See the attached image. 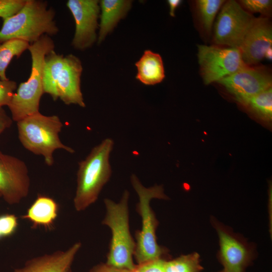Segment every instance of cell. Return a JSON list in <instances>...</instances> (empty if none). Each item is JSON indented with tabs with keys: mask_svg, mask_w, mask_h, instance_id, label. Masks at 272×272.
<instances>
[{
	"mask_svg": "<svg viewBox=\"0 0 272 272\" xmlns=\"http://www.w3.org/2000/svg\"><path fill=\"white\" fill-rule=\"evenodd\" d=\"M55 11L47 1L26 0L16 14L3 20L0 44L11 39H20L30 44L42 36L56 35L59 29L54 20Z\"/></svg>",
	"mask_w": 272,
	"mask_h": 272,
	"instance_id": "6da1fadb",
	"label": "cell"
},
{
	"mask_svg": "<svg viewBox=\"0 0 272 272\" xmlns=\"http://www.w3.org/2000/svg\"><path fill=\"white\" fill-rule=\"evenodd\" d=\"M113 145L111 139L103 140L79 163L77 188L73 200L77 211H83L94 203L108 181L111 174L109 157Z\"/></svg>",
	"mask_w": 272,
	"mask_h": 272,
	"instance_id": "7a4b0ae2",
	"label": "cell"
},
{
	"mask_svg": "<svg viewBox=\"0 0 272 272\" xmlns=\"http://www.w3.org/2000/svg\"><path fill=\"white\" fill-rule=\"evenodd\" d=\"M54 47L53 40L46 35L30 44L28 50L32 59L30 77L27 81L19 84L8 105L13 120L17 122L39 112L40 101L44 93L43 84L44 59Z\"/></svg>",
	"mask_w": 272,
	"mask_h": 272,
	"instance_id": "3957f363",
	"label": "cell"
},
{
	"mask_svg": "<svg viewBox=\"0 0 272 272\" xmlns=\"http://www.w3.org/2000/svg\"><path fill=\"white\" fill-rule=\"evenodd\" d=\"M17 125L18 138L23 146L35 155L43 156L48 166L53 165V153L56 150L75 152L59 139L63 124L57 115L46 116L38 112L17 121Z\"/></svg>",
	"mask_w": 272,
	"mask_h": 272,
	"instance_id": "277c9868",
	"label": "cell"
},
{
	"mask_svg": "<svg viewBox=\"0 0 272 272\" xmlns=\"http://www.w3.org/2000/svg\"><path fill=\"white\" fill-rule=\"evenodd\" d=\"M129 193L125 190L117 203L106 198V213L102 224L111 231V240L106 263L118 268L134 270L137 266L132 259L135 243L129 228L128 198Z\"/></svg>",
	"mask_w": 272,
	"mask_h": 272,
	"instance_id": "5b68a950",
	"label": "cell"
},
{
	"mask_svg": "<svg viewBox=\"0 0 272 272\" xmlns=\"http://www.w3.org/2000/svg\"><path fill=\"white\" fill-rule=\"evenodd\" d=\"M132 185L139 196L137 211L142 218L141 231L137 233L134 257L139 265L160 258L164 250L158 244L156 236L157 221L150 207L153 198L167 199L162 186L146 187L137 176H131Z\"/></svg>",
	"mask_w": 272,
	"mask_h": 272,
	"instance_id": "8992f818",
	"label": "cell"
},
{
	"mask_svg": "<svg viewBox=\"0 0 272 272\" xmlns=\"http://www.w3.org/2000/svg\"><path fill=\"white\" fill-rule=\"evenodd\" d=\"M198 61L205 84L217 82L246 64L239 48L198 45Z\"/></svg>",
	"mask_w": 272,
	"mask_h": 272,
	"instance_id": "52a82bcc",
	"label": "cell"
},
{
	"mask_svg": "<svg viewBox=\"0 0 272 272\" xmlns=\"http://www.w3.org/2000/svg\"><path fill=\"white\" fill-rule=\"evenodd\" d=\"M254 18L238 2H225L215 24V43L239 48Z\"/></svg>",
	"mask_w": 272,
	"mask_h": 272,
	"instance_id": "ba28073f",
	"label": "cell"
},
{
	"mask_svg": "<svg viewBox=\"0 0 272 272\" xmlns=\"http://www.w3.org/2000/svg\"><path fill=\"white\" fill-rule=\"evenodd\" d=\"M30 178L26 163L0 151V195L10 205L19 203L29 192Z\"/></svg>",
	"mask_w": 272,
	"mask_h": 272,
	"instance_id": "9c48e42d",
	"label": "cell"
},
{
	"mask_svg": "<svg viewBox=\"0 0 272 272\" xmlns=\"http://www.w3.org/2000/svg\"><path fill=\"white\" fill-rule=\"evenodd\" d=\"M66 5L75 22L72 46L80 50L90 48L98 38L96 31L100 17L99 1L69 0Z\"/></svg>",
	"mask_w": 272,
	"mask_h": 272,
	"instance_id": "30bf717a",
	"label": "cell"
},
{
	"mask_svg": "<svg viewBox=\"0 0 272 272\" xmlns=\"http://www.w3.org/2000/svg\"><path fill=\"white\" fill-rule=\"evenodd\" d=\"M217 82L238 102L246 106L252 97L271 87L272 81L271 76L266 71L246 65Z\"/></svg>",
	"mask_w": 272,
	"mask_h": 272,
	"instance_id": "8fae6325",
	"label": "cell"
},
{
	"mask_svg": "<svg viewBox=\"0 0 272 272\" xmlns=\"http://www.w3.org/2000/svg\"><path fill=\"white\" fill-rule=\"evenodd\" d=\"M271 44L272 28L269 20L254 18L239 48L243 61L247 65L258 63Z\"/></svg>",
	"mask_w": 272,
	"mask_h": 272,
	"instance_id": "7c38bea8",
	"label": "cell"
},
{
	"mask_svg": "<svg viewBox=\"0 0 272 272\" xmlns=\"http://www.w3.org/2000/svg\"><path fill=\"white\" fill-rule=\"evenodd\" d=\"M83 66L81 60L73 54L64 56V64L56 82V92L66 105L86 106L81 90V76Z\"/></svg>",
	"mask_w": 272,
	"mask_h": 272,
	"instance_id": "4fadbf2b",
	"label": "cell"
},
{
	"mask_svg": "<svg viewBox=\"0 0 272 272\" xmlns=\"http://www.w3.org/2000/svg\"><path fill=\"white\" fill-rule=\"evenodd\" d=\"M81 246V243L77 242L65 250L33 257L14 272H72V264Z\"/></svg>",
	"mask_w": 272,
	"mask_h": 272,
	"instance_id": "5bb4252c",
	"label": "cell"
},
{
	"mask_svg": "<svg viewBox=\"0 0 272 272\" xmlns=\"http://www.w3.org/2000/svg\"><path fill=\"white\" fill-rule=\"evenodd\" d=\"M220 247L222 272H244L249 260L246 246L225 230L217 228Z\"/></svg>",
	"mask_w": 272,
	"mask_h": 272,
	"instance_id": "9a60e30c",
	"label": "cell"
},
{
	"mask_svg": "<svg viewBox=\"0 0 272 272\" xmlns=\"http://www.w3.org/2000/svg\"><path fill=\"white\" fill-rule=\"evenodd\" d=\"M130 0H101L99 31L97 42L100 44L111 33L122 19L125 18L131 8Z\"/></svg>",
	"mask_w": 272,
	"mask_h": 272,
	"instance_id": "2e32d148",
	"label": "cell"
},
{
	"mask_svg": "<svg viewBox=\"0 0 272 272\" xmlns=\"http://www.w3.org/2000/svg\"><path fill=\"white\" fill-rule=\"evenodd\" d=\"M58 206L52 198L39 195L22 218L29 221L32 228L51 229L57 217Z\"/></svg>",
	"mask_w": 272,
	"mask_h": 272,
	"instance_id": "e0dca14e",
	"label": "cell"
},
{
	"mask_svg": "<svg viewBox=\"0 0 272 272\" xmlns=\"http://www.w3.org/2000/svg\"><path fill=\"white\" fill-rule=\"evenodd\" d=\"M138 73L136 79L146 85H154L165 78V71L161 55L150 50H146L135 63Z\"/></svg>",
	"mask_w": 272,
	"mask_h": 272,
	"instance_id": "ac0fdd59",
	"label": "cell"
},
{
	"mask_svg": "<svg viewBox=\"0 0 272 272\" xmlns=\"http://www.w3.org/2000/svg\"><path fill=\"white\" fill-rule=\"evenodd\" d=\"M64 56L54 50L47 54L44 59L43 69V84L44 93L48 94L54 101L58 99L56 92V82L64 64Z\"/></svg>",
	"mask_w": 272,
	"mask_h": 272,
	"instance_id": "d6986e66",
	"label": "cell"
},
{
	"mask_svg": "<svg viewBox=\"0 0 272 272\" xmlns=\"http://www.w3.org/2000/svg\"><path fill=\"white\" fill-rule=\"evenodd\" d=\"M30 44L20 39H11L0 44V80L9 79L6 75V70L12 59L19 58L27 49Z\"/></svg>",
	"mask_w": 272,
	"mask_h": 272,
	"instance_id": "ffe728a7",
	"label": "cell"
},
{
	"mask_svg": "<svg viewBox=\"0 0 272 272\" xmlns=\"http://www.w3.org/2000/svg\"><path fill=\"white\" fill-rule=\"evenodd\" d=\"M246 106L260 118L269 122L272 118V88L270 87L252 97Z\"/></svg>",
	"mask_w": 272,
	"mask_h": 272,
	"instance_id": "44dd1931",
	"label": "cell"
},
{
	"mask_svg": "<svg viewBox=\"0 0 272 272\" xmlns=\"http://www.w3.org/2000/svg\"><path fill=\"white\" fill-rule=\"evenodd\" d=\"M166 272H200L202 266L197 253L182 255L164 263Z\"/></svg>",
	"mask_w": 272,
	"mask_h": 272,
	"instance_id": "7402d4cb",
	"label": "cell"
},
{
	"mask_svg": "<svg viewBox=\"0 0 272 272\" xmlns=\"http://www.w3.org/2000/svg\"><path fill=\"white\" fill-rule=\"evenodd\" d=\"M225 2L223 0L196 1V7L200 21L206 32H211L216 15Z\"/></svg>",
	"mask_w": 272,
	"mask_h": 272,
	"instance_id": "603a6c76",
	"label": "cell"
},
{
	"mask_svg": "<svg viewBox=\"0 0 272 272\" xmlns=\"http://www.w3.org/2000/svg\"><path fill=\"white\" fill-rule=\"evenodd\" d=\"M238 3L246 11L252 13H267L271 6L270 0H242Z\"/></svg>",
	"mask_w": 272,
	"mask_h": 272,
	"instance_id": "cb8c5ba5",
	"label": "cell"
},
{
	"mask_svg": "<svg viewBox=\"0 0 272 272\" xmlns=\"http://www.w3.org/2000/svg\"><path fill=\"white\" fill-rule=\"evenodd\" d=\"M26 0H0V18L3 20L18 13Z\"/></svg>",
	"mask_w": 272,
	"mask_h": 272,
	"instance_id": "d4e9b609",
	"label": "cell"
},
{
	"mask_svg": "<svg viewBox=\"0 0 272 272\" xmlns=\"http://www.w3.org/2000/svg\"><path fill=\"white\" fill-rule=\"evenodd\" d=\"M18 226V218L15 215L5 214L0 216V233L2 238L14 234Z\"/></svg>",
	"mask_w": 272,
	"mask_h": 272,
	"instance_id": "484cf974",
	"label": "cell"
},
{
	"mask_svg": "<svg viewBox=\"0 0 272 272\" xmlns=\"http://www.w3.org/2000/svg\"><path fill=\"white\" fill-rule=\"evenodd\" d=\"M17 88L15 81L0 80V107L9 105Z\"/></svg>",
	"mask_w": 272,
	"mask_h": 272,
	"instance_id": "4316f807",
	"label": "cell"
},
{
	"mask_svg": "<svg viewBox=\"0 0 272 272\" xmlns=\"http://www.w3.org/2000/svg\"><path fill=\"white\" fill-rule=\"evenodd\" d=\"M165 260L159 258L137 267V272H166L164 267Z\"/></svg>",
	"mask_w": 272,
	"mask_h": 272,
	"instance_id": "83f0119b",
	"label": "cell"
},
{
	"mask_svg": "<svg viewBox=\"0 0 272 272\" xmlns=\"http://www.w3.org/2000/svg\"><path fill=\"white\" fill-rule=\"evenodd\" d=\"M89 272H137V268L129 270L115 267L106 263H101L94 266Z\"/></svg>",
	"mask_w": 272,
	"mask_h": 272,
	"instance_id": "f1b7e54d",
	"label": "cell"
},
{
	"mask_svg": "<svg viewBox=\"0 0 272 272\" xmlns=\"http://www.w3.org/2000/svg\"><path fill=\"white\" fill-rule=\"evenodd\" d=\"M12 122V118L8 115L3 107H0V135L11 126Z\"/></svg>",
	"mask_w": 272,
	"mask_h": 272,
	"instance_id": "f546056e",
	"label": "cell"
},
{
	"mask_svg": "<svg viewBox=\"0 0 272 272\" xmlns=\"http://www.w3.org/2000/svg\"><path fill=\"white\" fill-rule=\"evenodd\" d=\"M181 2L180 0H168L167 1L170 9L169 14L171 17L175 16V10L179 6Z\"/></svg>",
	"mask_w": 272,
	"mask_h": 272,
	"instance_id": "4dcf8cb0",
	"label": "cell"
},
{
	"mask_svg": "<svg viewBox=\"0 0 272 272\" xmlns=\"http://www.w3.org/2000/svg\"><path fill=\"white\" fill-rule=\"evenodd\" d=\"M264 57H265L266 59L268 60H271L272 58V49L271 47L269 48L266 52H265Z\"/></svg>",
	"mask_w": 272,
	"mask_h": 272,
	"instance_id": "1f68e13d",
	"label": "cell"
},
{
	"mask_svg": "<svg viewBox=\"0 0 272 272\" xmlns=\"http://www.w3.org/2000/svg\"><path fill=\"white\" fill-rule=\"evenodd\" d=\"M2 238V237L1 234L0 233V239Z\"/></svg>",
	"mask_w": 272,
	"mask_h": 272,
	"instance_id": "d6a6232c",
	"label": "cell"
},
{
	"mask_svg": "<svg viewBox=\"0 0 272 272\" xmlns=\"http://www.w3.org/2000/svg\"><path fill=\"white\" fill-rule=\"evenodd\" d=\"M0 198H1V195H0Z\"/></svg>",
	"mask_w": 272,
	"mask_h": 272,
	"instance_id": "836d02e7",
	"label": "cell"
},
{
	"mask_svg": "<svg viewBox=\"0 0 272 272\" xmlns=\"http://www.w3.org/2000/svg\"><path fill=\"white\" fill-rule=\"evenodd\" d=\"M221 272H222V271H221Z\"/></svg>",
	"mask_w": 272,
	"mask_h": 272,
	"instance_id": "e575fe53",
	"label": "cell"
}]
</instances>
